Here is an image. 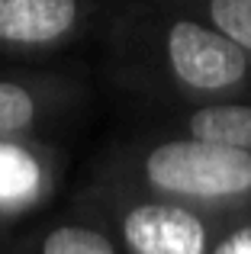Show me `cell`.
<instances>
[{
	"label": "cell",
	"instance_id": "obj_2",
	"mask_svg": "<svg viewBox=\"0 0 251 254\" xmlns=\"http://www.w3.org/2000/svg\"><path fill=\"white\" fill-rule=\"evenodd\" d=\"M206 206L161 196L138 203L123 219V238L132 254H209L213 222Z\"/></svg>",
	"mask_w": 251,
	"mask_h": 254
},
{
	"label": "cell",
	"instance_id": "obj_7",
	"mask_svg": "<svg viewBox=\"0 0 251 254\" xmlns=\"http://www.w3.org/2000/svg\"><path fill=\"white\" fill-rule=\"evenodd\" d=\"M36 119V100L19 84L0 81V132H16Z\"/></svg>",
	"mask_w": 251,
	"mask_h": 254
},
{
	"label": "cell",
	"instance_id": "obj_5",
	"mask_svg": "<svg viewBox=\"0 0 251 254\" xmlns=\"http://www.w3.org/2000/svg\"><path fill=\"white\" fill-rule=\"evenodd\" d=\"M39 184V164L13 145H0V199H26Z\"/></svg>",
	"mask_w": 251,
	"mask_h": 254
},
{
	"label": "cell",
	"instance_id": "obj_6",
	"mask_svg": "<svg viewBox=\"0 0 251 254\" xmlns=\"http://www.w3.org/2000/svg\"><path fill=\"white\" fill-rule=\"evenodd\" d=\"M42 254H116L107 235L81 225H64L55 229L42 245Z\"/></svg>",
	"mask_w": 251,
	"mask_h": 254
},
{
	"label": "cell",
	"instance_id": "obj_4",
	"mask_svg": "<svg viewBox=\"0 0 251 254\" xmlns=\"http://www.w3.org/2000/svg\"><path fill=\"white\" fill-rule=\"evenodd\" d=\"M187 132L251 151V100L203 103L187 116Z\"/></svg>",
	"mask_w": 251,
	"mask_h": 254
},
{
	"label": "cell",
	"instance_id": "obj_3",
	"mask_svg": "<svg viewBox=\"0 0 251 254\" xmlns=\"http://www.w3.org/2000/svg\"><path fill=\"white\" fill-rule=\"evenodd\" d=\"M77 0H0V42L45 45L74 26Z\"/></svg>",
	"mask_w": 251,
	"mask_h": 254
},
{
	"label": "cell",
	"instance_id": "obj_8",
	"mask_svg": "<svg viewBox=\"0 0 251 254\" xmlns=\"http://www.w3.org/2000/svg\"><path fill=\"white\" fill-rule=\"evenodd\" d=\"M209 254H251V209L235 212V222L213 242Z\"/></svg>",
	"mask_w": 251,
	"mask_h": 254
},
{
	"label": "cell",
	"instance_id": "obj_1",
	"mask_svg": "<svg viewBox=\"0 0 251 254\" xmlns=\"http://www.w3.org/2000/svg\"><path fill=\"white\" fill-rule=\"evenodd\" d=\"M145 184L155 193L206 209H251V151L239 145L181 135L155 145L142 158Z\"/></svg>",
	"mask_w": 251,
	"mask_h": 254
}]
</instances>
